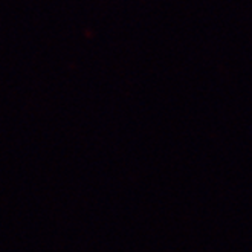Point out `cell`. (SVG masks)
Returning <instances> with one entry per match:
<instances>
[]
</instances>
